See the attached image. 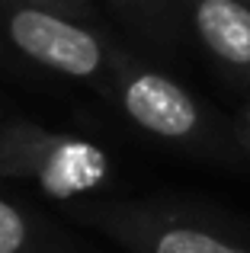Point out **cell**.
<instances>
[{
    "instance_id": "7",
    "label": "cell",
    "mask_w": 250,
    "mask_h": 253,
    "mask_svg": "<svg viewBox=\"0 0 250 253\" xmlns=\"http://www.w3.org/2000/svg\"><path fill=\"white\" fill-rule=\"evenodd\" d=\"M109 16L122 26L138 45L157 55H176L186 32L183 0H100Z\"/></svg>"
},
{
    "instance_id": "8",
    "label": "cell",
    "mask_w": 250,
    "mask_h": 253,
    "mask_svg": "<svg viewBox=\"0 0 250 253\" xmlns=\"http://www.w3.org/2000/svg\"><path fill=\"white\" fill-rule=\"evenodd\" d=\"M23 3L42 6V10L61 13V16L77 19V23H90V26L106 29V16H103V10H100V3H96V0H23Z\"/></svg>"
},
{
    "instance_id": "3",
    "label": "cell",
    "mask_w": 250,
    "mask_h": 253,
    "mask_svg": "<svg viewBox=\"0 0 250 253\" xmlns=\"http://www.w3.org/2000/svg\"><path fill=\"white\" fill-rule=\"evenodd\" d=\"M0 183H26L58 205L106 199L119 183L116 157L93 138L36 119H0Z\"/></svg>"
},
{
    "instance_id": "2",
    "label": "cell",
    "mask_w": 250,
    "mask_h": 253,
    "mask_svg": "<svg viewBox=\"0 0 250 253\" xmlns=\"http://www.w3.org/2000/svg\"><path fill=\"white\" fill-rule=\"evenodd\" d=\"M64 221L103 234L125 253H250V234L183 199H87L61 205Z\"/></svg>"
},
{
    "instance_id": "1",
    "label": "cell",
    "mask_w": 250,
    "mask_h": 253,
    "mask_svg": "<svg viewBox=\"0 0 250 253\" xmlns=\"http://www.w3.org/2000/svg\"><path fill=\"white\" fill-rule=\"evenodd\" d=\"M106 103L131 128H138L164 148L193 154L199 161L231 164V167L247 161L238 138V125L231 119H225L173 74L154 68L131 48H122L116 61Z\"/></svg>"
},
{
    "instance_id": "5",
    "label": "cell",
    "mask_w": 250,
    "mask_h": 253,
    "mask_svg": "<svg viewBox=\"0 0 250 253\" xmlns=\"http://www.w3.org/2000/svg\"><path fill=\"white\" fill-rule=\"evenodd\" d=\"M183 13L196 45L250 90V6L238 0H183Z\"/></svg>"
},
{
    "instance_id": "10",
    "label": "cell",
    "mask_w": 250,
    "mask_h": 253,
    "mask_svg": "<svg viewBox=\"0 0 250 253\" xmlns=\"http://www.w3.org/2000/svg\"><path fill=\"white\" fill-rule=\"evenodd\" d=\"M234 125H238V138H241V148H244L247 161H250V90H247V99L244 106H241L238 119H234Z\"/></svg>"
},
{
    "instance_id": "4",
    "label": "cell",
    "mask_w": 250,
    "mask_h": 253,
    "mask_svg": "<svg viewBox=\"0 0 250 253\" xmlns=\"http://www.w3.org/2000/svg\"><path fill=\"white\" fill-rule=\"evenodd\" d=\"M0 39L36 74L83 84L103 99L125 48L109 29L77 23L23 0H0Z\"/></svg>"
},
{
    "instance_id": "9",
    "label": "cell",
    "mask_w": 250,
    "mask_h": 253,
    "mask_svg": "<svg viewBox=\"0 0 250 253\" xmlns=\"http://www.w3.org/2000/svg\"><path fill=\"white\" fill-rule=\"evenodd\" d=\"M0 74H10V77H23V81H29V77H36V71L29 68L26 61H19L16 55H13V48L0 39Z\"/></svg>"
},
{
    "instance_id": "11",
    "label": "cell",
    "mask_w": 250,
    "mask_h": 253,
    "mask_svg": "<svg viewBox=\"0 0 250 253\" xmlns=\"http://www.w3.org/2000/svg\"><path fill=\"white\" fill-rule=\"evenodd\" d=\"M3 116H6V112H3V106H0V119H3Z\"/></svg>"
},
{
    "instance_id": "12",
    "label": "cell",
    "mask_w": 250,
    "mask_h": 253,
    "mask_svg": "<svg viewBox=\"0 0 250 253\" xmlns=\"http://www.w3.org/2000/svg\"><path fill=\"white\" fill-rule=\"evenodd\" d=\"M238 3H247V6H250V0H238Z\"/></svg>"
},
{
    "instance_id": "6",
    "label": "cell",
    "mask_w": 250,
    "mask_h": 253,
    "mask_svg": "<svg viewBox=\"0 0 250 253\" xmlns=\"http://www.w3.org/2000/svg\"><path fill=\"white\" fill-rule=\"evenodd\" d=\"M0 253H103L55 215L10 196L0 183Z\"/></svg>"
}]
</instances>
